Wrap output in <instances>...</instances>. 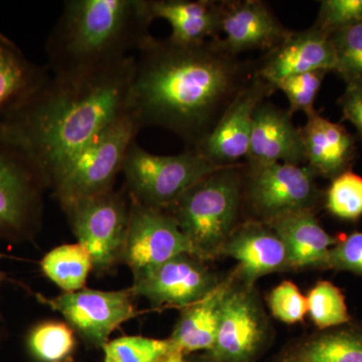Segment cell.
<instances>
[{
    "label": "cell",
    "instance_id": "21",
    "mask_svg": "<svg viewBox=\"0 0 362 362\" xmlns=\"http://www.w3.org/2000/svg\"><path fill=\"white\" fill-rule=\"evenodd\" d=\"M271 362H362V321L297 338Z\"/></svg>",
    "mask_w": 362,
    "mask_h": 362
},
{
    "label": "cell",
    "instance_id": "16",
    "mask_svg": "<svg viewBox=\"0 0 362 362\" xmlns=\"http://www.w3.org/2000/svg\"><path fill=\"white\" fill-rule=\"evenodd\" d=\"M221 257L238 262L235 276L247 285L270 274L292 272L289 255L278 233L261 221L245 220L226 240Z\"/></svg>",
    "mask_w": 362,
    "mask_h": 362
},
{
    "label": "cell",
    "instance_id": "1",
    "mask_svg": "<svg viewBox=\"0 0 362 362\" xmlns=\"http://www.w3.org/2000/svg\"><path fill=\"white\" fill-rule=\"evenodd\" d=\"M218 39L178 45L150 37L136 52L128 111L140 128L170 131L194 150L252 80L256 62L226 52Z\"/></svg>",
    "mask_w": 362,
    "mask_h": 362
},
{
    "label": "cell",
    "instance_id": "20",
    "mask_svg": "<svg viewBox=\"0 0 362 362\" xmlns=\"http://www.w3.org/2000/svg\"><path fill=\"white\" fill-rule=\"evenodd\" d=\"M266 225L284 242L292 272L324 271L326 259L338 238L329 235L316 218V211L285 214Z\"/></svg>",
    "mask_w": 362,
    "mask_h": 362
},
{
    "label": "cell",
    "instance_id": "10",
    "mask_svg": "<svg viewBox=\"0 0 362 362\" xmlns=\"http://www.w3.org/2000/svg\"><path fill=\"white\" fill-rule=\"evenodd\" d=\"M45 188L32 162L0 133V238L21 239L33 232Z\"/></svg>",
    "mask_w": 362,
    "mask_h": 362
},
{
    "label": "cell",
    "instance_id": "18",
    "mask_svg": "<svg viewBox=\"0 0 362 362\" xmlns=\"http://www.w3.org/2000/svg\"><path fill=\"white\" fill-rule=\"evenodd\" d=\"M289 109L263 102L256 110L245 163L306 164L301 127Z\"/></svg>",
    "mask_w": 362,
    "mask_h": 362
},
{
    "label": "cell",
    "instance_id": "5",
    "mask_svg": "<svg viewBox=\"0 0 362 362\" xmlns=\"http://www.w3.org/2000/svg\"><path fill=\"white\" fill-rule=\"evenodd\" d=\"M221 168L194 150L185 149L177 156H156L134 140L126 154L122 173L131 199L164 211L195 182Z\"/></svg>",
    "mask_w": 362,
    "mask_h": 362
},
{
    "label": "cell",
    "instance_id": "30",
    "mask_svg": "<svg viewBox=\"0 0 362 362\" xmlns=\"http://www.w3.org/2000/svg\"><path fill=\"white\" fill-rule=\"evenodd\" d=\"M330 40L337 56L335 73L346 84L362 83V23L331 33Z\"/></svg>",
    "mask_w": 362,
    "mask_h": 362
},
{
    "label": "cell",
    "instance_id": "31",
    "mask_svg": "<svg viewBox=\"0 0 362 362\" xmlns=\"http://www.w3.org/2000/svg\"><path fill=\"white\" fill-rule=\"evenodd\" d=\"M329 73L327 71H314L291 76L276 84L277 90H282L289 102V111L293 115L303 112L307 116L315 111L317 95L323 80Z\"/></svg>",
    "mask_w": 362,
    "mask_h": 362
},
{
    "label": "cell",
    "instance_id": "27",
    "mask_svg": "<svg viewBox=\"0 0 362 362\" xmlns=\"http://www.w3.org/2000/svg\"><path fill=\"white\" fill-rule=\"evenodd\" d=\"M74 331L68 324L45 321L37 324L28 337L32 356L40 362H64L75 349Z\"/></svg>",
    "mask_w": 362,
    "mask_h": 362
},
{
    "label": "cell",
    "instance_id": "37",
    "mask_svg": "<svg viewBox=\"0 0 362 362\" xmlns=\"http://www.w3.org/2000/svg\"><path fill=\"white\" fill-rule=\"evenodd\" d=\"M1 257H2V254H1V252H0V259H1ZM4 277H6V276H4V274L2 273L1 271H0V284H1L2 281L4 280Z\"/></svg>",
    "mask_w": 362,
    "mask_h": 362
},
{
    "label": "cell",
    "instance_id": "2",
    "mask_svg": "<svg viewBox=\"0 0 362 362\" xmlns=\"http://www.w3.org/2000/svg\"><path fill=\"white\" fill-rule=\"evenodd\" d=\"M135 56L75 74H49L0 123V133L52 188L102 130L128 112Z\"/></svg>",
    "mask_w": 362,
    "mask_h": 362
},
{
    "label": "cell",
    "instance_id": "11",
    "mask_svg": "<svg viewBox=\"0 0 362 362\" xmlns=\"http://www.w3.org/2000/svg\"><path fill=\"white\" fill-rule=\"evenodd\" d=\"M130 218L123 262L134 278L182 254L194 255L189 240L165 211L130 199Z\"/></svg>",
    "mask_w": 362,
    "mask_h": 362
},
{
    "label": "cell",
    "instance_id": "6",
    "mask_svg": "<svg viewBox=\"0 0 362 362\" xmlns=\"http://www.w3.org/2000/svg\"><path fill=\"white\" fill-rule=\"evenodd\" d=\"M317 177L307 164L245 163V220L267 223L296 211H316L324 201Z\"/></svg>",
    "mask_w": 362,
    "mask_h": 362
},
{
    "label": "cell",
    "instance_id": "23",
    "mask_svg": "<svg viewBox=\"0 0 362 362\" xmlns=\"http://www.w3.org/2000/svg\"><path fill=\"white\" fill-rule=\"evenodd\" d=\"M153 21L171 26L169 40L194 45L221 37V1L214 0H148Z\"/></svg>",
    "mask_w": 362,
    "mask_h": 362
},
{
    "label": "cell",
    "instance_id": "3",
    "mask_svg": "<svg viewBox=\"0 0 362 362\" xmlns=\"http://www.w3.org/2000/svg\"><path fill=\"white\" fill-rule=\"evenodd\" d=\"M148 0H66L45 52L52 74H75L113 65L152 37Z\"/></svg>",
    "mask_w": 362,
    "mask_h": 362
},
{
    "label": "cell",
    "instance_id": "36",
    "mask_svg": "<svg viewBox=\"0 0 362 362\" xmlns=\"http://www.w3.org/2000/svg\"><path fill=\"white\" fill-rule=\"evenodd\" d=\"M160 362H214L209 358V356H206V354L202 356L197 357V358H187L185 354H175V352H173V354H169V356H166L163 361Z\"/></svg>",
    "mask_w": 362,
    "mask_h": 362
},
{
    "label": "cell",
    "instance_id": "28",
    "mask_svg": "<svg viewBox=\"0 0 362 362\" xmlns=\"http://www.w3.org/2000/svg\"><path fill=\"white\" fill-rule=\"evenodd\" d=\"M324 206L335 218L356 221L362 216V177L351 169L331 180L324 192Z\"/></svg>",
    "mask_w": 362,
    "mask_h": 362
},
{
    "label": "cell",
    "instance_id": "33",
    "mask_svg": "<svg viewBox=\"0 0 362 362\" xmlns=\"http://www.w3.org/2000/svg\"><path fill=\"white\" fill-rule=\"evenodd\" d=\"M362 23V0H323L314 25L331 33Z\"/></svg>",
    "mask_w": 362,
    "mask_h": 362
},
{
    "label": "cell",
    "instance_id": "32",
    "mask_svg": "<svg viewBox=\"0 0 362 362\" xmlns=\"http://www.w3.org/2000/svg\"><path fill=\"white\" fill-rule=\"evenodd\" d=\"M266 300L272 316L281 322H303L305 316L308 314L307 297L291 281H284L276 286Z\"/></svg>",
    "mask_w": 362,
    "mask_h": 362
},
{
    "label": "cell",
    "instance_id": "13",
    "mask_svg": "<svg viewBox=\"0 0 362 362\" xmlns=\"http://www.w3.org/2000/svg\"><path fill=\"white\" fill-rule=\"evenodd\" d=\"M131 296L129 290L82 289L54 298L37 294L40 303L59 312L86 341L102 347L114 330L136 316Z\"/></svg>",
    "mask_w": 362,
    "mask_h": 362
},
{
    "label": "cell",
    "instance_id": "17",
    "mask_svg": "<svg viewBox=\"0 0 362 362\" xmlns=\"http://www.w3.org/2000/svg\"><path fill=\"white\" fill-rule=\"evenodd\" d=\"M337 56L330 35L315 25L290 33L280 45L256 61V74L276 87L291 76L314 71H334Z\"/></svg>",
    "mask_w": 362,
    "mask_h": 362
},
{
    "label": "cell",
    "instance_id": "22",
    "mask_svg": "<svg viewBox=\"0 0 362 362\" xmlns=\"http://www.w3.org/2000/svg\"><path fill=\"white\" fill-rule=\"evenodd\" d=\"M235 279L233 272L226 274L220 285L211 294L197 303L183 308L168 338L175 354L209 351L213 349L220 326L221 311L228 290Z\"/></svg>",
    "mask_w": 362,
    "mask_h": 362
},
{
    "label": "cell",
    "instance_id": "26",
    "mask_svg": "<svg viewBox=\"0 0 362 362\" xmlns=\"http://www.w3.org/2000/svg\"><path fill=\"white\" fill-rule=\"evenodd\" d=\"M306 297L308 315L317 330L329 329L354 320L344 294L330 281H318Z\"/></svg>",
    "mask_w": 362,
    "mask_h": 362
},
{
    "label": "cell",
    "instance_id": "4",
    "mask_svg": "<svg viewBox=\"0 0 362 362\" xmlns=\"http://www.w3.org/2000/svg\"><path fill=\"white\" fill-rule=\"evenodd\" d=\"M244 163L223 166L195 182L168 209L195 256L211 261L245 221Z\"/></svg>",
    "mask_w": 362,
    "mask_h": 362
},
{
    "label": "cell",
    "instance_id": "8",
    "mask_svg": "<svg viewBox=\"0 0 362 362\" xmlns=\"http://www.w3.org/2000/svg\"><path fill=\"white\" fill-rule=\"evenodd\" d=\"M233 275L216 341L206 354L214 362H257L273 341V327L257 286Z\"/></svg>",
    "mask_w": 362,
    "mask_h": 362
},
{
    "label": "cell",
    "instance_id": "34",
    "mask_svg": "<svg viewBox=\"0 0 362 362\" xmlns=\"http://www.w3.org/2000/svg\"><path fill=\"white\" fill-rule=\"evenodd\" d=\"M324 271L349 272L362 277V233L338 238L326 259Z\"/></svg>",
    "mask_w": 362,
    "mask_h": 362
},
{
    "label": "cell",
    "instance_id": "12",
    "mask_svg": "<svg viewBox=\"0 0 362 362\" xmlns=\"http://www.w3.org/2000/svg\"><path fill=\"white\" fill-rule=\"evenodd\" d=\"M223 278L206 261L182 254L134 278L129 291L153 306L185 308L211 294Z\"/></svg>",
    "mask_w": 362,
    "mask_h": 362
},
{
    "label": "cell",
    "instance_id": "15",
    "mask_svg": "<svg viewBox=\"0 0 362 362\" xmlns=\"http://www.w3.org/2000/svg\"><path fill=\"white\" fill-rule=\"evenodd\" d=\"M270 6L262 0L221 1V45L233 56L249 51L269 52L290 35Z\"/></svg>",
    "mask_w": 362,
    "mask_h": 362
},
{
    "label": "cell",
    "instance_id": "19",
    "mask_svg": "<svg viewBox=\"0 0 362 362\" xmlns=\"http://www.w3.org/2000/svg\"><path fill=\"white\" fill-rule=\"evenodd\" d=\"M301 132L306 164L317 176L332 180L350 170L356 158V139L345 127L315 110L307 116Z\"/></svg>",
    "mask_w": 362,
    "mask_h": 362
},
{
    "label": "cell",
    "instance_id": "24",
    "mask_svg": "<svg viewBox=\"0 0 362 362\" xmlns=\"http://www.w3.org/2000/svg\"><path fill=\"white\" fill-rule=\"evenodd\" d=\"M49 74V66L33 63L13 40L0 32V123Z\"/></svg>",
    "mask_w": 362,
    "mask_h": 362
},
{
    "label": "cell",
    "instance_id": "25",
    "mask_svg": "<svg viewBox=\"0 0 362 362\" xmlns=\"http://www.w3.org/2000/svg\"><path fill=\"white\" fill-rule=\"evenodd\" d=\"M40 268L65 293L77 292L84 289L93 259L89 251L78 243L63 245L45 255Z\"/></svg>",
    "mask_w": 362,
    "mask_h": 362
},
{
    "label": "cell",
    "instance_id": "7",
    "mask_svg": "<svg viewBox=\"0 0 362 362\" xmlns=\"http://www.w3.org/2000/svg\"><path fill=\"white\" fill-rule=\"evenodd\" d=\"M140 130L129 111L102 130L52 187L61 206L113 190L131 143Z\"/></svg>",
    "mask_w": 362,
    "mask_h": 362
},
{
    "label": "cell",
    "instance_id": "35",
    "mask_svg": "<svg viewBox=\"0 0 362 362\" xmlns=\"http://www.w3.org/2000/svg\"><path fill=\"white\" fill-rule=\"evenodd\" d=\"M342 109L343 119L356 128L362 141V83L346 84V89L338 100Z\"/></svg>",
    "mask_w": 362,
    "mask_h": 362
},
{
    "label": "cell",
    "instance_id": "29",
    "mask_svg": "<svg viewBox=\"0 0 362 362\" xmlns=\"http://www.w3.org/2000/svg\"><path fill=\"white\" fill-rule=\"evenodd\" d=\"M104 362H160L173 354L168 339L125 337L103 346Z\"/></svg>",
    "mask_w": 362,
    "mask_h": 362
},
{
    "label": "cell",
    "instance_id": "14",
    "mask_svg": "<svg viewBox=\"0 0 362 362\" xmlns=\"http://www.w3.org/2000/svg\"><path fill=\"white\" fill-rule=\"evenodd\" d=\"M277 88L255 73L228 107L214 130L194 150L218 166L242 163L246 159L257 109Z\"/></svg>",
    "mask_w": 362,
    "mask_h": 362
},
{
    "label": "cell",
    "instance_id": "9",
    "mask_svg": "<svg viewBox=\"0 0 362 362\" xmlns=\"http://www.w3.org/2000/svg\"><path fill=\"white\" fill-rule=\"evenodd\" d=\"M78 244L89 251L93 269L105 273L123 262L131 202L129 194L110 192L63 204Z\"/></svg>",
    "mask_w": 362,
    "mask_h": 362
}]
</instances>
